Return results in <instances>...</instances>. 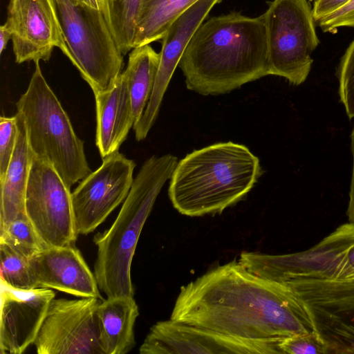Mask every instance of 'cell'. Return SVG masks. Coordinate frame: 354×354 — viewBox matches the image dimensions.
Here are the masks:
<instances>
[{
    "instance_id": "cell-1",
    "label": "cell",
    "mask_w": 354,
    "mask_h": 354,
    "mask_svg": "<svg viewBox=\"0 0 354 354\" xmlns=\"http://www.w3.org/2000/svg\"><path fill=\"white\" fill-rule=\"evenodd\" d=\"M170 319L250 340L315 331L306 309L287 287L235 260L183 286Z\"/></svg>"
},
{
    "instance_id": "cell-2",
    "label": "cell",
    "mask_w": 354,
    "mask_h": 354,
    "mask_svg": "<svg viewBox=\"0 0 354 354\" xmlns=\"http://www.w3.org/2000/svg\"><path fill=\"white\" fill-rule=\"evenodd\" d=\"M187 88L200 95H220L269 75L262 15L232 12L203 22L178 66Z\"/></svg>"
},
{
    "instance_id": "cell-3",
    "label": "cell",
    "mask_w": 354,
    "mask_h": 354,
    "mask_svg": "<svg viewBox=\"0 0 354 354\" xmlns=\"http://www.w3.org/2000/svg\"><path fill=\"white\" fill-rule=\"evenodd\" d=\"M262 174L259 158L245 145L215 143L177 162L168 196L181 214H221L243 199Z\"/></svg>"
},
{
    "instance_id": "cell-4",
    "label": "cell",
    "mask_w": 354,
    "mask_h": 354,
    "mask_svg": "<svg viewBox=\"0 0 354 354\" xmlns=\"http://www.w3.org/2000/svg\"><path fill=\"white\" fill-rule=\"evenodd\" d=\"M178 159L172 154L153 156L142 165L111 226L97 233L94 274L107 297H133L131 266L142 227Z\"/></svg>"
},
{
    "instance_id": "cell-5",
    "label": "cell",
    "mask_w": 354,
    "mask_h": 354,
    "mask_svg": "<svg viewBox=\"0 0 354 354\" xmlns=\"http://www.w3.org/2000/svg\"><path fill=\"white\" fill-rule=\"evenodd\" d=\"M39 62L26 92L16 103L35 158L53 167L68 187L92 171L84 142L76 135L67 113L44 78Z\"/></svg>"
},
{
    "instance_id": "cell-6",
    "label": "cell",
    "mask_w": 354,
    "mask_h": 354,
    "mask_svg": "<svg viewBox=\"0 0 354 354\" xmlns=\"http://www.w3.org/2000/svg\"><path fill=\"white\" fill-rule=\"evenodd\" d=\"M67 53L93 93L110 87L122 73L119 51L101 10L75 0H53Z\"/></svg>"
},
{
    "instance_id": "cell-7",
    "label": "cell",
    "mask_w": 354,
    "mask_h": 354,
    "mask_svg": "<svg viewBox=\"0 0 354 354\" xmlns=\"http://www.w3.org/2000/svg\"><path fill=\"white\" fill-rule=\"evenodd\" d=\"M266 33L269 75L298 86L311 70L319 44L307 0H273L262 15Z\"/></svg>"
},
{
    "instance_id": "cell-8",
    "label": "cell",
    "mask_w": 354,
    "mask_h": 354,
    "mask_svg": "<svg viewBox=\"0 0 354 354\" xmlns=\"http://www.w3.org/2000/svg\"><path fill=\"white\" fill-rule=\"evenodd\" d=\"M353 245L354 224L348 222L306 250L286 254L243 252L238 261L248 270L280 284L297 280L337 279Z\"/></svg>"
},
{
    "instance_id": "cell-9",
    "label": "cell",
    "mask_w": 354,
    "mask_h": 354,
    "mask_svg": "<svg viewBox=\"0 0 354 354\" xmlns=\"http://www.w3.org/2000/svg\"><path fill=\"white\" fill-rule=\"evenodd\" d=\"M281 285L304 305L327 353H354V277Z\"/></svg>"
},
{
    "instance_id": "cell-10",
    "label": "cell",
    "mask_w": 354,
    "mask_h": 354,
    "mask_svg": "<svg viewBox=\"0 0 354 354\" xmlns=\"http://www.w3.org/2000/svg\"><path fill=\"white\" fill-rule=\"evenodd\" d=\"M26 212L48 248L74 245L79 234L70 187L52 165L34 156Z\"/></svg>"
},
{
    "instance_id": "cell-11",
    "label": "cell",
    "mask_w": 354,
    "mask_h": 354,
    "mask_svg": "<svg viewBox=\"0 0 354 354\" xmlns=\"http://www.w3.org/2000/svg\"><path fill=\"white\" fill-rule=\"evenodd\" d=\"M102 299H53L34 342L38 354H104L98 322Z\"/></svg>"
},
{
    "instance_id": "cell-12",
    "label": "cell",
    "mask_w": 354,
    "mask_h": 354,
    "mask_svg": "<svg viewBox=\"0 0 354 354\" xmlns=\"http://www.w3.org/2000/svg\"><path fill=\"white\" fill-rule=\"evenodd\" d=\"M136 162L118 151L102 159L71 192L77 231L93 232L128 196Z\"/></svg>"
},
{
    "instance_id": "cell-13",
    "label": "cell",
    "mask_w": 354,
    "mask_h": 354,
    "mask_svg": "<svg viewBox=\"0 0 354 354\" xmlns=\"http://www.w3.org/2000/svg\"><path fill=\"white\" fill-rule=\"evenodd\" d=\"M283 339V338H282ZM234 337L172 319L154 324L140 347V354H283L282 339Z\"/></svg>"
},
{
    "instance_id": "cell-14",
    "label": "cell",
    "mask_w": 354,
    "mask_h": 354,
    "mask_svg": "<svg viewBox=\"0 0 354 354\" xmlns=\"http://www.w3.org/2000/svg\"><path fill=\"white\" fill-rule=\"evenodd\" d=\"M5 24L18 64L48 61L55 47L67 53L53 0H9Z\"/></svg>"
},
{
    "instance_id": "cell-15",
    "label": "cell",
    "mask_w": 354,
    "mask_h": 354,
    "mask_svg": "<svg viewBox=\"0 0 354 354\" xmlns=\"http://www.w3.org/2000/svg\"><path fill=\"white\" fill-rule=\"evenodd\" d=\"M0 353L21 354L34 342L55 294L47 288L19 290L0 283Z\"/></svg>"
},
{
    "instance_id": "cell-16",
    "label": "cell",
    "mask_w": 354,
    "mask_h": 354,
    "mask_svg": "<svg viewBox=\"0 0 354 354\" xmlns=\"http://www.w3.org/2000/svg\"><path fill=\"white\" fill-rule=\"evenodd\" d=\"M222 0H199L180 15L162 39L160 62L153 88L140 120L133 129L137 141L146 138L154 124L173 73L192 35L212 8Z\"/></svg>"
},
{
    "instance_id": "cell-17",
    "label": "cell",
    "mask_w": 354,
    "mask_h": 354,
    "mask_svg": "<svg viewBox=\"0 0 354 354\" xmlns=\"http://www.w3.org/2000/svg\"><path fill=\"white\" fill-rule=\"evenodd\" d=\"M37 287L102 299L95 274L74 245L50 247L29 259Z\"/></svg>"
},
{
    "instance_id": "cell-18",
    "label": "cell",
    "mask_w": 354,
    "mask_h": 354,
    "mask_svg": "<svg viewBox=\"0 0 354 354\" xmlns=\"http://www.w3.org/2000/svg\"><path fill=\"white\" fill-rule=\"evenodd\" d=\"M95 144L102 158L118 151L136 120L126 76L122 72L107 89L94 93Z\"/></svg>"
},
{
    "instance_id": "cell-19",
    "label": "cell",
    "mask_w": 354,
    "mask_h": 354,
    "mask_svg": "<svg viewBox=\"0 0 354 354\" xmlns=\"http://www.w3.org/2000/svg\"><path fill=\"white\" fill-rule=\"evenodd\" d=\"M15 115L18 136L4 180L0 184V232L19 216L26 214V194L33 155L28 144L24 121L18 112Z\"/></svg>"
},
{
    "instance_id": "cell-20",
    "label": "cell",
    "mask_w": 354,
    "mask_h": 354,
    "mask_svg": "<svg viewBox=\"0 0 354 354\" xmlns=\"http://www.w3.org/2000/svg\"><path fill=\"white\" fill-rule=\"evenodd\" d=\"M100 343L104 354H126L136 346L134 325L139 315L133 297H107L98 307Z\"/></svg>"
},
{
    "instance_id": "cell-21",
    "label": "cell",
    "mask_w": 354,
    "mask_h": 354,
    "mask_svg": "<svg viewBox=\"0 0 354 354\" xmlns=\"http://www.w3.org/2000/svg\"><path fill=\"white\" fill-rule=\"evenodd\" d=\"M199 0H141L133 48L162 39L170 25Z\"/></svg>"
},
{
    "instance_id": "cell-22",
    "label": "cell",
    "mask_w": 354,
    "mask_h": 354,
    "mask_svg": "<svg viewBox=\"0 0 354 354\" xmlns=\"http://www.w3.org/2000/svg\"><path fill=\"white\" fill-rule=\"evenodd\" d=\"M160 62V53L149 45L132 49L124 73L131 95L136 124L141 118L151 97Z\"/></svg>"
},
{
    "instance_id": "cell-23",
    "label": "cell",
    "mask_w": 354,
    "mask_h": 354,
    "mask_svg": "<svg viewBox=\"0 0 354 354\" xmlns=\"http://www.w3.org/2000/svg\"><path fill=\"white\" fill-rule=\"evenodd\" d=\"M108 27L122 55L133 48L141 0H99Z\"/></svg>"
},
{
    "instance_id": "cell-24",
    "label": "cell",
    "mask_w": 354,
    "mask_h": 354,
    "mask_svg": "<svg viewBox=\"0 0 354 354\" xmlns=\"http://www.w3.org/2000/svg\"><path fill=\"white\" fill-rule=\"evenodd\" d=\"M29 259L10 245L0 242V283L19 290L37 288Z\"/></svg>"
},
{
    "instance_id": "cell-25",
    "label": "cell",
    "mask_w": 354,
    "mask_h": 354,
    "mask_svg": "<svg viewBox=\"0 0 354 354\" xmlns=\"http://www.w3.org/2000/svg\"><path fill=\"white\" fill-rule=\"evenodd\" d=\"M0 242L10 245L29 258L48 248L27 214L19 216L0 232Z\"/></svg>"
},
{
    "instance_id": "cell-26",
    "label": "cell",
    "mask_w": 354,
    "mask_h": 354,
    "mask_svg": "<svg viewBox=\"0 0 354 354\" xmlns=\"http://www.w3.org/2000/svg\"><path fill=\"white\" fill-rule=\"evenodd\" d=\"M337 77L338 94L350 120L354 118V40L341 58Z\"/></svg>"
},
{
    "instance_id": "cell-27",
    "label": "cell",
    "mask_w": 354,
    "mask_h": 354,
    "mask_svg": "<svg viewBox=\"0 0 354 354\" xmlns=\"http://www.w3.org/2000/svg\"><path fill=\"white\" fill-rule=\"evenodd\" d=\"M18 136L16 115L0 118V184L6 174L15 147Z\"/></svg>"
},
{
    "instance_id": "cell-28",
    "label": "cell",
    "mask_w": 354,
    "mask_h": 354,
    "mask_svg": "<svg viewBox=\"0 0 354 354\" xmlns=\"http://www.w3.org/2000/svg\"><path fill=\"white\" fill-rule=\"evenodd\" d=\"M283 354H325L326 346L315 331L283 338L279 343Z\"/></svg>"
},
{
    "instance_id": "cell-29",
    "label": "cell",
    "mask_w": 354,
    "mask_h": 354,
    "mask_svg": "<svg viewBox=\"0 0 354 354\" xmlns=\"http://www.w3.org/2000/svg\"><path fill=\"white\" fill-rule=\"evenodd\" d=\"M315 23L324 32H336L340 27H354V0Z\"/></svg>"
},
{
    "instance_id": "cell-30",
    "label": "cell",
    "mask_w": 354,
    "mask_h": 354,
    "mask_svg": "<svg viewBox=\"0 0 354 354\" xmlns=\"http://www.w3.org/2000/svg\"><path fill=\"white\" fill-rule=\"evenodd\" d=\"M350 1L351 0H315L312 12L315 22L339 10Z\"/></svg>"
},
{
    "instance_id": "cell-31",
    "label": "cell",
    "mask_w": 354,
    "mask_h": 354,
    "mask_svg": "<svg viewBox=\"0 0 354 354\" xmlns=\"http://www.w3.org/2000/svg\"><path fill=\"white\" fill-rule=\"evenodd\" d=\"M351 148L353 156V169L346 214L348 216V223L354 224V127L351 134Z\"/></svg>"
},
{
    "instance_id": "cell-32",
    "label": "cell",
    "mask_w": 354,
    "mask_h": 354,
    "mask_svg": "<svg viewBox=\"0 0 354 354\" xmlns=\"http://www.w3.org/2000/svg\"><path fill=\"white\" fill-rule=\"evenodd\" d=\"M354 277V245L349 250L342 267L339 277L337 279Z\"/></svg>"
},
{
    "instance_id": "cell-33",
    "label": "cell",
    "mask_w": 354,
    "mask_h": 354,
    "mask_svg": "<svg viewBox=\"0 0 354 354\" xmlns=\"http://www.w3.org/2000/svg\"><path fill=\"white\" fill-rule=\"evenodd\" d=\"M12 39V33L6 24L0 27V53L6 49L8 41Z\"/></svg>"
},
{
    "instance_id": "cell-34",
    "label": "cell",
    "mask_w": 354,
    "mask_h": 354,
    "mask_svg": "<svg viewBox=\"0 0 354 354\" xmlns=\"http://www.w3.org/2000/svg\"><path fill=\"white\" fill-rule=\"evenodd\" d=\"M75 1L86 5L97 10H101L99 0H75Z\"/></svg>"
},
{
    "instance_id": "cell-35",
    "label": "cell",
    "mask_w": 354,
    "mask_h": 354,
    "mask_svg": "<svg viewBox=\"0 0 354 354\" xmlns=\"http://www.w3.org/2000/svg\"><path fill=\"white\" fill-rule=\"evenodd\" d=\"M309 1H313V0H309Z\"/></svg>"
}]
</instances>
